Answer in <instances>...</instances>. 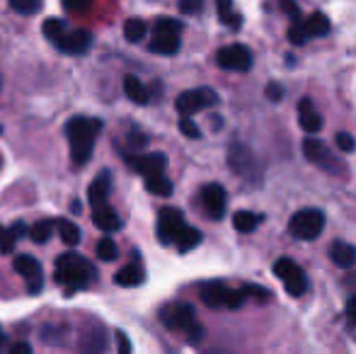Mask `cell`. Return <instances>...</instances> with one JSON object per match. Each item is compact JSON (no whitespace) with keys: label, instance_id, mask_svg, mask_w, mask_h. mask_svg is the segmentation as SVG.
Returning a JSON list of instances; mask_svg holds the SVG:
<instances>
[{"label":"cell","instance_id":"obj_1","mask_svg":"<svg viewBox=\"0 0 356 354\" xmlns=\"http://www.w3.org/2000/svg\"><path fill=\"white\" fill-rule=\"evenodd\" d=\"M102 131V122L90 117H73L66 124V138L71 143V158L75 166H85L92 158L95 143Z\"/></svg>","mask_w":356,"mask_h":354},{"label":"cell","instance_id":"obj_2","mask_svg":"<svg viewBox=\"0 0 356 354\" xmlns=\"http://www.w3.org/2000/svg\"><path fill=\"white\" fill-rule=\"evenodd\" d=\"M97 277L92 262L85 257L75 255V252H66L56 260V269H54V279L63 287H68V293L85 289L92 279Z\"/></svg>","mask_w":356,"mask_h":354},{"label":"cell","instance_id":"obj_3","mask_svg":"<svg viewBox=\"0 0 356 354\" xmlns=\"http://www.w3.org/2000/svg\"><path fill=\"white\" fill-rule=\"evenodd\" d=\"M245 291L243 289H230L223 282H209L202 287V301L209 308H230V311H238L245 303Z\"/></svg>","mask_w":356,"mask_h":354},{"label":"cell","instance_id":"obj_4","mask_svg":"<svg viewBox=\"0 0 356 354\" xmlns=\"http://www.w3.org/2000/svg\"><path fill=\"white\" fill-rule=\"evenodd\" d=\"M323 228H325V214L313 207L296 211L289 221L291 236L298 238V241H315L323 233Z\"/></svg>","mask_w":356,"mask_h":354},{"label":"cell","instance_id":"obj_5","mask_svg":"<svg viewBox=\"0 0 356 354\" xmlns=\"http://www.w3.org/2000/svg\"><path fill=\"white\" fill-rule=\"evenodd\" d=\"M274 274L282 279L291 296H303L308 291V277L291 257H282V260L274 262Z\"/></svg>","mask_w":356,"mask_h":354},{"label":"cell","instance_id":"obj_6","mask_svg":"<svg viewBox=\"0 0 356 354\" xmlns=\"http://www.w3.org/2000/svg\"><path fill=\"white\" fill-rule=\"evenodd\" d=\"M160 321L168 330L187 332L192 325H197V313H194L192 303H168L160 311Z\"/></svg>","mask_w":356,"mask_h":354},{"label":"cell","instance_id":"obj_7","mask_svg":"<svg viewBox=\"0 0 356 354\" xmlns=\"http://www.w3.org/2000/svg\"><path fill=\"white\" fill-rule=\"evenodd\" d=\"M216 102H218L216 90L197 88V90H184V92L177 97V102H175V107H177V112L184 114V117H192V114H197L199 109L213 107Z\"/></svg>","mask_w":356,"mask_h":354},{"label":"cell","instance_id":"obj_8","mask_svg":"<svg viewBox=\"0 0 356 354\" xmlns=\"http://www.w3.org/2000/svg\"><path fill=\"white\" fill-rule=\"evenodd\" d=\"M216 63L225 71H238L245 73L252 68V51L245 44H228V47L218 49L216 54Z\"/></svg>","mask_w":356,"mask_h":354},{"label":"cell","instance_id":"obj_9","mask_svg":"<svg viewBox=\"0 0 356 354\" xmlns=\"http://www.w3.org/2000/svg\"><path fill=\"white\" fill-rule=\"evenodd\" d=\"M187 228L184 223V216L179 209H172V207H165L160 209L158 214V241L170 246V243H177V238L182 236V231Z\"/></svg>","mask_w":356,"mask_h":354},{"label":"cell","instance_id":"obj_10","mask_svg":"<svg viewBox=\"0 0 356 354\" xmlns=\"http://www.w3.org/2000/svg\"><path fill=\"white\" fill-rule=\"evenodd\" d=\"M13 269L19 277L27 279V291L39 293L42 291V265H39L37 257L32 255H17L13 262Z\"/></svg>","mask_w":356,"mask_h":354},{"label":"cell","instance_id":"obj_11","mask_svg":"<svg viewBox=\"0 0 356 354\" xmlns=\"http://www.w3.org/2000/svg\"><path fill=\"white\" fill-rule=\"evenodd\" d=\"M202 204L207 209V216L213 218V221H220L225 216V204H228V197H225V189L220 187L218 182H211L202 189Z\"/></svg>","mask_w":356,"mask_h":354},{"label":"cell","instance_id":"obj_12","mask_svg":"<svg viewBox=\"0 0 356 354\" xmlns=\"http://www.w3.org/2000/svg\"><path fill=\"white\" fill-rule=\"evenodd\" d=\"M127 163L138 172V175H143L148 179V177L163 175L165 166H168V158H165L163 153H143V156H129Z\"/></svg>","mask_w":356,"mask_h":354},{"label":"cell","instance_id":"obj_13","mask_svg":"<svg viewBox=\"0 0 356 354\" xmlns=\"http://www.w3.org/2000/svg\"><path fill=\"white\" fill-rule=\"evenodd\" d=\"M303 153H305V158H308L310 163H315V166H320V168H327L330 172H334V168H339L337 163H334L330 148L325 146L323 141H318V138H305V141H303Z\"/></svg>","mask_w":356,"mask_h":354},{"label":"cell","instance_id":"obj_14","mask_svg":"<svg viewBox=\"0 0 356 354\" xmlns=\"http://www.w3.org/2000/svg\"><path fill=\"white\" fill-rule=\"evenodd\" d=\"M228 166L235 175H250L254 168V158L250 153V148L245 143H230L228 148Z\"/></svg>","mask_w":356,"mask_h":354},{"label":"cell","instance_id":"obj_15","mask_svg":"<svg viewBox=\"0 0 356 354\" xmlns=\"http://www.w3.org/2000/svg\"><path fill=\"white\" fill-rule=\"evenodd\" d=\"M109 192H112V177H109V170H102L97 179H92V184H90V189H88V199H90V204H92V211L107 207Z\"/></svg>","mask_w":356,"mask_h":354},{"label":"cell","instance_id":"obj_16","mask_svg":"<svg viewBox=\"0 0 356 354\" xmlns=\"http://www.w3.org/2000/svg\"><path fill=\"white\" fill-rule=\"evenodd\" d=\"M63 54H73V56H80L85 54L90 47H92V34L85 32V29H78V32H68L61 42L56 44Z\"/></svg>","mask_w":356,"mask_h":354},{"label":"cell","instance_id":"obj_17","mask_svg":"<svg viewBox=\"0 0 356 354\" xmlns=\"http://www.w3.org/2000/svg\"><path fill=\"white\" fill-rule=\"evenodd\" d=\"M298 122H300V129L308 134H318L320 129H323V117H320L318 109L313 107V102H310L308 97L300 99V104H298Z\"/></svg>","mask_w":356,"mask_h":354},{"label":"cell","instance_id":"obj_18","mask_svg":"<svg viewBox=\"0 0 356 354\" xmlns=\"http://www.w3.org/2000/svg\"><path fill=\"white\" fill-rule=\"evenodd\" d=\"M182 42H179V34H153L148 49L153 54H160V56H172V54L179 51Z\"/></svg>","mask_w":356,"mask_h":354},{"label":"cell","instance_id":"obj_19","mask_svg":"<svg viewBox=\"0 0 356 354\" xmlns=\"http://www.w3.org/2000/svg\"><path fill=\"white\" fill-rule=\"evenodd\" d=\"M330 257H332V262L337 267L349 269L356 265V248L349 246V243L337 241V243H332V248H330Z\"/></svg>","mask_w":356,"mask_h":354},{"label":"cell","instance_id":"obj_20","mask_svg":"<svg viewBox=\"0 0 356 354\" xmlns=\"http://www.w3.org/2000/svg\"><path fill=\"white\" fill-rule=\"evenodd\" d=\"M92 221L99 231H107V233H114L122 228V218L117 216V211L112 207H102L97 211H92Z\"/></svg>","mask_w":356,"mask_h":354},{"label":"cell","instance_id":"obj_21","mask_svg":"<svg viewBox=\"0 0 356 354\" xmlns=\"http://www.w3.org/2000/svg\"><path fill=\"white\" fill-rule=\"evenodd\" d=\"M124 92H127V97L136 104H148L150 102V90L145 88L136 76L124 78Z\"/></svg>","mask_w":356,"mask_h":354},{"label":"cell","instance_id":"obj_22","mask_svg":"<svg viewBox=\"0 0 356 354\" xmlns=\"http://www.w3.org/2000/svg\"><path fill=\"white\" fill-rule=\"evenodd\" d=\"M216 10H218V17L225 27L230 29H240L243 24V17L233 10V0H216Z\"/></svg>","mask_w":356,"mask_h":354},{"label":"cell","instance_id":"obj_23","mask_svg":"<svg viewBox=\"0 0 356 354\" xmlns=\"http://www.w3.org/2000/svg\"><path fill=\"white\" fill-rule=\"evenodd\" d=\"M143 279H145V274H143L141 267L127 265V267L119 269L117 277H114V282H117L119 287H138V284H143Z\"/></svg>","mask_w":356,"mask_h":354},{"label":"cell","instance_id":"obj_24","mask_svg":"<svg viewBox=\"0 0 356 354\" xmlns=\"http://www.w3.org/2000/svg\"><path fill=\"white\" fill-rule=\"evenodd\" d=\"M54 226H56V221H51V218L37 221L29 228V238H32L34 243H39V246H44V243H49V238L54 236Z\"/></svg>","mask_w":356,"mask_h":354},{"label":"cell","instance_id":"obj_25","mask_svg":"<svg viewBox=\"0 0 356 354\" xmlns=\"http://www.w3.org/2000/svg\"><path fill=\"white\" fill-rule=\"evenodd\" d=\"M259 221H262V218H259L257 214H252V211H238L233 216V226H235V231H238V233H252L254 228L259 226Z\"/></svg>","mask_w":356,"mask_h":354},{"label":"cell","instance_id":"obj_26","mask_svg":"<svg viewBox=\"0 0 356 354\" xmlns=\"http://www.w3.org/2000/svg\"><path fill=\"white\" fill-rule=\"evenodd\" d=\"M42 32H44V37H47L49 42H54V44H58L68 34L66 32V22H63V19H58V17H49L47 22H44Z\"/></svg>","mask_w":356,"mask_h":354},{"label":"cell","instance_id":"obj_27","mask_svg":"<svg viewBox=\"0 0 356 354\" xmlns=\"http://www.w3.org/2000/svg\"><path fill=\"white\" fill-rule=\"evenodd\" d=\"M305 29H308L310 37H323L330 32V19L323 13H313L310 17H305Z\"/></svg>","mask_w":356,"mask_h":354},{"label":"cell","instance_id":"obj_28","mask_svg":"<svg viewBox=\"0 0 356 354\" xmlns=\"http://www.w3.org/2000/svg\"><path fill=\"white\" fill-rule=\"evenodd\" d=\"M145 32H148V24H145L143 19L131 17L127 24H124V37H127V42H131V44L141 42V39L145 37Z\"/></svg>","mask_w":356,"mask_h":354},{"label":"cell","instance_id":"obj_29","mask_svg":"<svg viewBox=\"0 0 356 354\" xmlns=\"http://www.w3.org/2000/svg\"><path fill=\"white\" fill-rule=\"evenodd\" d=\"M58 236H61V241L66 243L68 248H75L80 243V228L75 226L73 221L61 218V221H58Z\"/></svg>","mask_w":356,"mask_h":354},{"label":"cell","instance_id":"obj_30","mask_svg":"<svg viewBox=\"0 0 356 354\" xmlns=\"http://www.w3.org/2000/svg\"><path fill=\"white\" fill-rule=\"evenodd\" d=\"M145 189L155 197H170L172 194V182H170L165 175H158V177H148L145 179Z\"/></svg>","mask_w":356,"mask_h":354},{"label":"cell","instance_id":"obj_31","mask_svg":"<svg viewBox=\"0 0 356 354\" xmlns=\"http://www.w3.org/2000/svg\"><path fill=\"white\" fill-rule=\"evenodd\" d=\"M199 243H202V233H199L197 228L187 226V228L182 231V236L177 238V243H175V246L179 248V252H189L192 248H197Z\"/></svg>","mask_w":356,"mask_h":354},{"label":"cell","instance_id":"obj_32","mask_svg":"<svg viewBox=\"0 0 356 354\" xmlns=\"http://www.w3.org/2000/svg\"><path fill=\"white\" fill-rule=\"evenodd\" d=\"M97 257L102 262H114L119 257L117 243H114L112 238H102V241H97Z\"/></svg>","mask_w":356,"mask_h":354},{"label":"cell","instance_id":"obj_33","mask_svg":"<svg viewBox=\"0 0 356 354\" xmlns=\"http://www.w3.org/2000/svg\"><path fill=\"white\" fill-rule=\"evenodd\" d=\"M153 34H182V22L172 17H158L153 24Z\"/></svg>","mask_w":356,"mask_h":354},{"label":"cell","instance_id":"obj_34","mask_svg":"<svg viewBox=\"0 0 356 354\" xmlns=\"http://www.w3.org/2000/svg\"><path fill=\"white\" fill-rule=\"evenodd\" d=\"M10 8L19 15H34L42 8V0H10Z\"/></svg>","mask_w":356,"mask_h":354},{"label":"cell","instance_id":"obj_35","mask_svg":"<svg viewBox=\"0 0 356 354\" xmlns=\"http://www.w3.org/2000/svg\"><path fill=\"white\" fill-rule=\"evenodd\" d=\"M308 39H310V34H308V29H305L303 22L291 24V29H289V42L291 44H296V47H303Z\"/></svg>","mask_w":356,"mask_h":354},{"label":"cell","instance_id":"obj_36","mask_svg":"<svg viewBox=\"0 0 356 354\" xmlns=\"http://www.w3.org/2000/svg\"><path fill=\"white\" fill-rule=\"evenodd\" d=\"M179 131L187 138H202V129L192 122V117H182L179 119Z\"/></svg>","mask_w":356,"mask_h":354},{"label":"cell","instance_id":"obj_37","mask_svg":"<svg viewBox=\"0 0 356 354\" xmlns=\"http://www.w3.org/2000/svg\"><path fill=\"white\" fill-rule=\"evenodd\" d=\"M334 143H337V148L342 153H354V148H356L354 136H352V134H347V131H339L337 138H334Z\"/></svg>","mask_w":356,"mask_h":354},{"label":"cell","instance_id":"obj_38","mask_svg":"<svg viewBox=\"0 0 356 354\" xmlns=\"http://www.w3.org/2000/svg\"><path fill=\"white\" fill-rule=\"evenodd\" d=\"M279 8H282V13L286 15V17L293 19V24L300 22V8L293 3V0H282V3H279Z\"/></svg>","mask_w":356,"mask_h":354},{"label":"cell","instance_id":"obj_39","mask_svg":"<svg viewBox=\"0 0 356 354\" xmlns=\"http://www.w3.org/2000/svg\"><path fill=\"white\" fill-rule=\"evenodd\" d=\"M243 291H245V296H250V298H262V301H269V298H272V291H269V289L254 287V284H248V287H243Z\"/></svg>","mask_w":356,"mask_h":354},{"label":"cell","instance_id":"obj_40","mask_svg":"<svg viewBox=\"0 0 356 354\" xmlns=\"http://www.w3.org/2000/svg\"><path fill=\"white\" fill-rule=\"evenodd\" d=\"M204 10V0H179V13L182 15H199Z\"/></svg>","mask_w":356,"mask_h":354},{"label":"cell","instance_id":"obj_41","mask_svg":"<svg viewBox=\"0 0 356 354\" xmlns=\"http://www.w3.org/2000/svg\"><path fill=\"white\" fill-rule=\"evenodd\" d=\"M264 92H267V99H269V102H282V99H284V88L279 86V83H269Z\"/></svg>","mask_w":356,"mask_h":354},{"label":"cell","instance_id":"obj_42","mask_svg":"<svg viewBox=\"0 0 356 354\" xmlns=\"http://www.w3.org/2000/svg\"><path fill=\"white\" fill-rule=\"evenodd\" d=\"M184 335H187V342H189V345H197V342H202V337H204V328H202V323H197V325H192L187 332H184Z\"/></svg>","mask_w":356,"mask_h":354},{"label":"cell","instance_id":"obj_43","mask_svg":"<svg viewBox=\"0 0 356 354\" xmlns=\"http://www.w3.org/2000/svg\"><path fill=\"white\" fill-rule=\"evenodd\" d=\"M15 243H17V238L13 236V231H8L3 241H0V252H3V255H10V252L15 250Z\"/></svg>","mask_w":356,"mask_h":354},{"label":"cell","instance_id":"obj_44","mask_svg":"<svg viewBox=\"0 0 356 354\" xmlns=\"http://www.w3.org/2000/svg\"><path fill=\"white\" fill-rule=\"evenodd\" d=\"M117 354H131V340L122 330L117 332Z\"/></svg>","mask_w":356,"mask_h":354},{"label":"cell","instance_id":"obj_45","mask_svg":"<svg viewBox=\"0 0 356 354\" xmlns=\"http://www.w3.org/2000/svg\"><path fill=\"white\" fill-rule=\"evenodd\" d=\"M63 5H66L68 10H85V8H90V0H63Z\"/></svg>","mask_w":356,"mask_h":354},{"label":"cell","instance_id":"obj_46","mask_svg":"<svg viewBox=\"0 0 356 354\" xmlns=\"http://www.w3.org/2000/svg\"><path fill=\"white\" fill-rule=\"evenodd\" d=\"M10 354H32V347H29L27 342H15V345L10 347Z\"/></svg>","mask_w":356,"mask_h":354},{"label":"cell","instance_id":"obj_47","mask_svg":"<svg viewBox=\"0 0 356 354\" xmlns=\"http://www.w3.org/2000/svg\"><path fill=\"white\" fill-rule=\"evenodd\" d=\"M10 231H13V236H15V238H17V241H19V238H22L24 233H27V226H24L22 221H17V223H13V228H10Z\"/></svg>","mask_w":356,"mask_h":354},{"label":"cell","instance_id":"obj_48","mask_svg":"<svg viewBox=\"0 0 356 354\" xmlns=\"http://www.w3.org/2000/svg\"><path fill=\"white\" fill-rule=\"evenodd\" d=\"M347 318H349L352 323H356V296H352V298L347 301Z\"/></svg>","mask_w":356,"mask_h":354},{"label":"cell","instance_id":"obj_49","mask_svg":"<svg viewBox=\"0 0 356 354\" xmlns=\"http://www.w3.org/2000/svg\"><path fill=\"white\" fill-rule=\"evenodd\" d=\"M3 342H5V335H3V328H0V347H3Z\"/></svg>","mask_w":356,"mask_h":354},{"label":"cell","instance_id":"obj_50","mask_svg":"<svg viewBox=\"0 0 356 354\" xmlns=\"http://www.w3.org/2000/svg\"><path fill=\"white\" fill-rule=\"evenodd\" d=\"M5 233H8V231H5V228L0 226V241H3V238H5Z\"/></svg>","mask_w":356,"mask_h":354},{"label":"cell","instance_id":"obj_51","mask_svg":"<svg viewBox=\"0 0 356 354\" xmlns=\"http://www.w3.org/2000/svg\"><path fill=\"white\" fill-rule=\"evenodd\" d=\"M0 86H3V83H0Z\"/></svg>","mask_w":356,"mask_h":354}]
</instances>
